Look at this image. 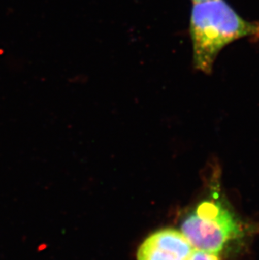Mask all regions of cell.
I'll list each match as a JSON object with an SVG mask.
<instances>
[{"label": "cell", "mask_w": 259, "mask_h": 260, "mask_svg": "<svg viewBox=\"0 0 259 260\" xmlns=\"http://www.w3.org/2000/svg\"><path fill=\"white\" fill-rule=\"evenodd\" d=\"M189 36L196 70L212 73L218 55L237 40H259V21L245 20L225 0L193 3Z\"/></svg>", "instance_id": "6da1fadb"}, {"label": "cell", "mask_w": 259, "mask_h": 260, "mask_svg": "<svg viewBox=\"0 0 259 260\" xmlns=\"http://www.w3.org/2000/svg\"><path fill=\"white\" fill-rule=\"evenodd\" d=\"M181 230L196 249L217 254L243 235L237 215L216 197L199 204L183 220Z\"/></svg>", "instance_id": "7a4b0ae2"}, {"label": "cell", "mask_w": 259, "mask_h": 260, "mask_svg": "<svg viewBox=\"0 0 259 260\" xmlns=\"http://www.w3.org/2000/svg\"><path fill=\"white\" fill-rule=\"evenodd\" d=\"M192 248L182 232L161 229L152 233L140 246L137 260H189Z\"/></svg>", "instance_id": "3957f363"}, {"label": "cell", "mask_w": 259, "mask_h": 260, "mask_svg": "<svg viewBox=\"0 0 259 260\" xmlns=\"http://www.w3.org/2000/svg\"><path fill=\"white\" fill-rule=\"evenodd\" d=\"M189 260H220L217 253L195 249L192 252Z\"/></svg>", "instance_id": "277c9868"}, {"label": "cell", "mask_w": 259, "mask_h": 260, "mask_svg": "<svg viewBox=\"0 0 259 260\" xmlns=\"http://www.w3.org/2000/svg\"><path fill=\"white\" fill-rule=\"evenodd\" d=\"M201 1H204V0H192L193 3L201 2Z\"/></svg>", "instance_id": "5b68a950"}]
</instances>
